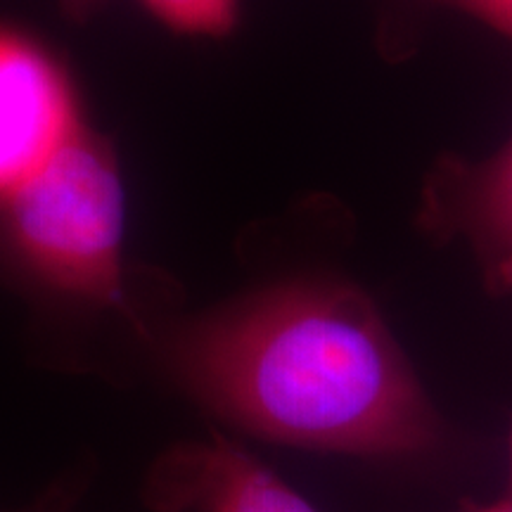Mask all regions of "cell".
Instances as JSON below:
<instances>
[{"label":"cell","mask_w":512,"mask_h":512,"mask_svg":"<svg viewBox=\"0 0 512 512\" xmlns=\"http://www.w3.org/2000/svg\"><path fill=\"white\" fill-rule=\"evenodd\" d=\"M64 15L74 22H86L107 5V0H60Z\"/></svg>","instance_id":"ba28073f"},{"label":"cell","mask_w":512,"mask_h":512,"mask_svg":"<svg viewBox=\"0 0 512 512\" xmlns=\"http://www.w3.org/2000/svg\"><path fill=\"white\" fill-rule=\"evenodd\" d=\"M422 223L465 240L491 283H512V138L482 162L439 166Z\"/></svg>","instance_id":"5b68a950"},{"label":"cell","mask_w":512,"mask_h":512,"mask_svg":"<svg viewBox=\"0 0 512 512\" xmlns=\"http://www.w3.org/2000/svg\"><path fill=\"white\" fill-rule=\"evenodd\" d=\"M512 41V0H448Z\"/></svg>","instance_id":"52a82bcc"},{"label":"cell","mask_w":512,"mask_h":512,"mask_svg":"<svg viewBox=\"0 0 512 512\" xmlns=\"http://www.w3.org/2000/svg\"><path fill=\"white\" fill-rule=\"evenodd\" d=\"M470 512H512V496L508 498V501H503V503L486 505V508H477V510H470Z\"/></svg>","instance_id":"30bf717a"},{"label":"cell","mask_w":512,"mask_h":512,"mask_svg":"<svg viewBox=\"0 0 512 512\" xmlns=\"http://www.w3.org/2000/svg\"><path fill=\"white\" fill-rule=\"evenodd\" d=\"M164 27L185 36L221 38L238 27L240 0H140Z\"/></svg>","instance_id":"8992f818"},{"label":"cell","mask_w":512,"mask_h":512,"mask_svg":"<svg viewBox=\"0 0 512 512\" xmlns=\"http://www.w3.org/2000/svg\"><path fill=\"white\" fill-rule=\"evenodd\" d=\"M17 512H69V491L67 489L53 491V494L43 496L41 501H36L31 508L17 510Z\"/></svg>","instance_id":"9c48e42d"},{"label":"cell","mask_w":512,"mask_h":512,"mask_svg":"<svg viewBox=\"0 0 512 512\" xmlns=\"http://www.w3.org/2000/svg\"><path fill=\"white\" fill-rule=\"evenodd\" d=\"M3 211L10 245L36 280L138 325L126 290L124 183L105 140L81 128Z\"/></svg>","instance_id":"7a4b0ae2"},{"label":"cell","mask_w":512,"mask_h":512,"mask_svg":"<svg viewBox=\"0 0 512 512\" xmlns=\"http://www.w3.org/2000/svg\"><path fill=\"white\" fill-rule=\"evenodd\" d=\"M147 503L162 512H318L221 434L166 451L147 479Z\"/></svg>","instance_id":"277c9868"},{"label":"cell","mask_w":512,"mask_h":512,"mask_svg":"<svg viewBox=\"0 0 512 512\" xmlns=\"http://www.w3.org/2000/svg\"><path fill=\"white\" fill-rule=\"evenodd\" d=\"M510 486H512V432H510Z\"/></svg>","instance_id":"8fae6325"},{"label":"cell","mask_w":512,"mask_h":512,"mask_svg":"<svg viewBox=\"0 0 512 512\" xmlns=\"http://www.w3.org/2000/svg\"><path fill=\"white\" fill-rule=\"evenodd\" d=\"M185 392L230 425L358 458H418L444 439L430 396L358 287L292 280L159 342Z\"/></svg>","instance_id":"6da1fadb"},{"label":"cell","mask_w":512,"mask_h":512,"mask_svg":"<svg viewBox=\"0 0 512 512\" xmlns=\"http://www.w3.org/2000/svg\"><path fill=\"white\" fill-rule=\"evenodd\" d=\"M60 62L22 31L0 27V209L81 131Z\"/></svg>","instance_id":"3957f363"}]
</instances>
